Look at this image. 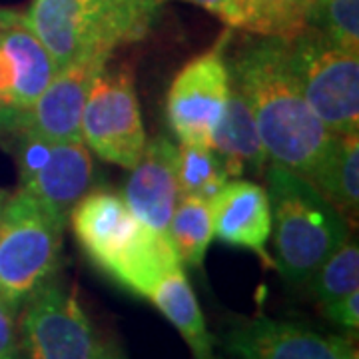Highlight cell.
<instances>
[{
	"mask_svg": "<svg viewBox=\"0 0 359 359\" xmlns=\"http://www.w3.org/2000/svg\"><path fill=\"white\" fill-rule=\"evenodd\" d=\"M168 238L182 266L200 268L214 240L210 202L198 198H180L168 224Z\"/></svg>",
	"mask_w": 359,
	"mask_h": 359,
	"instance_id": "20",
	"label": "cell"
},
{
	"mask_svg": "<svg viewBox=\"0 0 359 359\" xmlns=\"http://www.w3.org/2000/svg\"><path fill=\"white\" fill-rule=\"evenodd\" d=\"M2 204H4V196L0 194V210H2Z\"/></svg>",
	"mask_w": 359,
	"mask_h": 359,
	"instance_id": "30",
	"label": "cell"
},
{
	"mask_svg": "<svg viewBox=\"0 0 359 359\" xmlns=\"http://www.w3.org/2000/svg\"><path fill=\"white\" fill-rule=\"evenodd\" d=\"M216 346L224 359H359L358 347L346 337L266 316L233 320Z\"/></svg>",
	"mask_w": 359,
	"mask_h": 359,
	"instance_id": "11",
	"label": "cell"
},
{
	"mask_svg": "<svg viewBox=\"0 0 359 359\" xmlns=\"http://www.w3.org/2000/svg\"><path fill=\"white\" fill-rule=\"evenodd\" d=\"M18 138L20 190L66 224L72 208L94 184V162L88 146L82 140L46 142L26 134H18Z\"/></svg>",
	"mask_w": 359,
	"mask_h": 359,
	"instance_id": "9",
	"label": "cell"
},
{
	"mask_svg": "<svg viewBox=\"0 0 359 359\" xmlns=\"http://www.w3.org/2000/svg\"><path fill=\"white\" fill-rule=\"evenodd\" d=\"M316 0H244L238 28L262 39L292 40L309 25Z\"/></svg>",
	"mask_w": 359,
	"mask_h": 359,
	"instance_id": "19",
	"label": "cell"
},
{
	"mask_svg": "<svg viewBox=\"0 0 359 359\" xmlns=\"http://www.w3.org/2000/svg\"><path fill=\"white\" fill-rule=\"evenodd\" d=\"M65 226L22 190L4 200L0 210V297L14 311H20L56 278Z\"/></svg>",
	"mask_w": 359,
	"mask_h": 359,
	"instance_id": "5",
	"label": "cell"
},
{
	"mask_svg": "<svg viewBox=\"0 0 359 359\" xmlns=\"http://www.w3.org/2000/svg\"><path fill=\"white\" fill-rule=\"evenodd\" d=\"M8 114H11V112H4V110H0V128H6V122H8Z\"/></svg>",
	"mask_w": 359,
	"mask_h": 359,
	"instance_id": "29",
	"label": "cell"
},
{
	"mask_svg": "<svg viewBox=\"0 0 359 359\" xmlns=\"http://www.w3.org/2000/svg\"><path fill=\"white\" fill-rule=\"evenodd\" d=\"M22 359H100L104 346L76 292L58 276L18 311Z\"/></svg>",
	"mask_w": 359,
	"mask_h": 359,
	"instance_id": "7",
	"label": "cell"
},
{
	"mask_svg": "<svg viewBox=\"0 0 359 359\" xmlns=\"http://www.w3.org/2000/svg\"><path fill=\"white\" fill-rule=\"evenodd\" d=\"M146 299L178 330L194 359H216V339L208 332L202 308L182 264L170 269Z\"/></svg>",
	"mask_w": 359,
	"mask_h": 359,
	"instance_id": "17",
	"label": "cell"
},
{
	"mask_svg": "<svg viewBox=\"0 0 359 359\" xmlns=\"http://www.w3.org/2000/svg\"><path fill=\"white\" fill-rule=\"evenodd\" d=\"M56 72L52 56L22 18L0 28V110L30 108Z\"/></svg>",
	"mask_w": 359,
	"mask_h": 359,
	"instance_id": "14",
	"label": "cell"
},
{
	"mask_svg": "<svg viewBox=\"0 0 359 359\" xmlns=\"http://www.w3.org/2000/svg\"><path fill=\"white\" fill-rule=\"evenodd\" d=\"M228 68L231 82L252 108L269 162L311 182L335 134L304 98L290 65L287 40L259 36L245 44Z\"/></svg>",
	"mask_w": 359,
	"mask_h": 359,
	"instance_id": "1",
	"label": "cell"
},
{
	"mask_svg": "<svg viewBox=\"0 0 359 359\" xmlns=\"http://www.w3.org/2000/svg\"><path fill=\"white\" fill-rule=\"evenodd\" d=\"M90 152L116 166L134 168L146 146L140 104L128 68L104 66L94 78L80 122Z\"/></svg>",
	"mask_w": 359,
	"mask_h": 359,
	"instance_id": "8",
	"label": "cell"
},
{
	"mask_svg": "<svg viewBox=\"0 0 359 359\" xmlns=\"http://www.w3.org/2000/svg\"><path fill=\"white\" fill-rule=\"evenodd\" d=\"M20 18H22V14H18L16 11H11V8H0V28L14 25V22H18Z\"/></svg>",
	"mask_w": 359,
	"mask_h": 359,
	"instance_id": "27",
	"label": "cell"
},
{
	"mask_svg": "<svg viewBox=\"0 0 359 359\" xmlns=\"http://www.w3.org/2000/svg\"><path fill=\"white\" fill-rule=\"evenodd\" d=\"M311 184L349 218L359 212V134L335 136Z\"/></svg>",
	"mask_w": 359,
	"mask_h": 359,
	"instance_id": "18",
	"label": "cell"
},
{
	"mask_svg": "<svg viewBox=\"0 0 359 359\" xmlns=\"http://www.w3.org/2000/svg\"><path fill=\"white\" fill-rule=\"evenodd\" d=\"M68 219L92 264L132 294L148 297L156 283L182 264L168 233L142 224L116 192L90 190Z\"/></svg>",
	"mask_w": 359,
	"mask_h": 359,
	"instance_id": "2",
	"label": "cell"
},
{
	"mask_svg": "<svg viewBox=\"0 0 359 359\" xmlns=\"http://www.w3.org/2000/svg\"><path fill=\"white\" fill-rule=\"evenodd\" d=\"M100 359H126V358H124V353H122L118 347L112 346V344H106V346H104L102 358Z\"/></svg>",
	"mask_w": 359,
	"mask_h": 359,
	"instance_id": "28",
	"label": "cell"
},
{
	"mask_svg": "<svg viewBox=\"0 0 359 359\" xmlns=\"http://www.w3.org/2000/svg\"><path fill=\"white\" fill-rule=\"evenodd\" d=\"M228 40L230 32L222 34L210 50L184 66L170 86L166 100L168 122L182 144L210 146L231 86L226 60Z\"/></svg>",
	"mask_w": 359,
	"mask_h": 359,
	"instance_id": "10",
	"label": "cell"
},
{
	"mask_svg": "<svg viewBox=\"0 0 359 359\" xmlns=\"http://www.w3.org/2000/svg\"><path fill=\"white\" fill-rule=\"evenodd\" d=\"M276 269L306 285L323 259L349 240V219L309 182L282 166L266 170Z\"/></svg>",
	"mask_w": 359,
	"mask_h": 359,
	"instance_id": "3",
	"label": "cell"
},
{
	"mask_svg": "<svg viewBox=\"0 0 359 359\" xmlns=\"http://www.w3.org/2000/svg\"><path fill=\"white\" fill-rule=\"evenodd\" d=\"M0 359H22L18 311H14L2 297H0Z\"/></svg>",
	"mask_w": 359,
	"mask_h": 359,
	"instance_id": "24",
	"label": "cell"
},
{
	"mask_svg": "<svg viewBox=\"0 0 359 359\" xmlns=\"http://www.w3.org/2000/svg\"><path fill=\"white\" fill-rule=\"evenodd\" d=\"M287 56L304 98L335 136L359 130V52H347L316 28L287 40Z\"/></svg>",
	"mask_w": 359,
	"mask_h": 359,
	"instance_id": "6",
	"label": "cell"
},
{
	"mask_svg": "<svg viewBox=\"0 0 359 359\" xmlns=\"http://www.w3.org/2000/svg\"><path fill=\"white\" fill-rule=\"evenodd\" d=\"M160 4L166 0H158ZM182 2H190L200 8H204L214 16H218L219 20H224L230 28H238L240 25V16H242V4L244 0H182Z\"/></svg>",
	"mask_w": 359,
	"mask_h": 359,
	"instance_id": "26",
	"label": "cell"
},
{
	"mask_svg": "<svg viewBox=\"0 0 359 359\" xmlns=\"http://www.w3.org/2000/svg\"><path fill=\"white\" fill-rule=\"evenodd\" d=\"M176 156L178 148L164 136L146 142L138 162L130 168L122 196L132 214L160 233H168V224L180 200Z\"/></svg>",
	"mask_w": 359,
	"mask_h": 359,
	"instance_id": "13",
	"label": "cell"
},
{
	"mask_svg": "<svg viewBox=\"0 0 359 359\" xmlns=\"http://www.w3.org/2000/svg\"><path fill=\"white\" fill-rule=\"evenodd\" d=\"M309 292L321 308L359 290V245L351 240L323 259L308 280Z\"/></svg>",
	"mask_w": 359,
	"mask_h": 359,
	"instance_id": "22",
	"label": "cell"
},
{
	"mask_svg": "<svg viewBox=\"0 0 359 359\" xmlns=\"http://www.w3.org/2000/svg\"><path fill=\"white\" fill-rule=\"evenodd\" d=\"M323 316L347 332H358L359 327V290L323 306Z\"/></svg>",
	"mask_w": 359,
	"mask_h": 359,
	"instance_id": "25",
	"label": "cell"
},
{
	"mask_svg": "<svg viewBox=\"0 0 359 359\" xmlns=\"http://www.w3.org/2000/svg\"><path fill=\"white\" fill-rule=\"evenodd\" d=\"M311 28L347 52H359V0H316Z\"/></svg>",
	"mask_w": 359,
	"mask_h": 359,
	"instance_id": "23",
	"label": "cell"
},
{
	"mask_svg": "<svg viewBox=\"0 0 359 359\" xmlns=\"http://www.w3.org/2000/svg\"><path fill=\"white\" fill-rule=\"evenodd\" d=\"M214 238L233 248H244L273 266L268 254L271 218L266 188L248 180H230L212 200ZM276 268V266H273Z\"/></svg>",
	"mask_w": 359,
	"mask_h": 359,
	"instance_id": "15",
	"label": "cell"
},
{
	"mask_svg": "<svg viewBox=\"0 0 359 359\" xmlns=\"http://www.w3.org/2000/svg\"><path fill=\"white\" fill-rule=\"evenodd\" d=\"M230 180L226 162L210 146L180 144L176 156L180 198H198L210 202Z\"/></svg>",
	"mask_w": 359,
	"mask_h": 359,
	"instance_id": "21",
	"label": "cell"
},
{
	"mask_svg": "<svg viewBox=\"0 0 359 359\" xmlns=\"http://www.w3.org/2000/svg\"><path fill=\"white\" fill-rule=\"evenodd\" d=\"M158 8V0H32L22 22L60 70L142 39Z\"/></svg>",
	"mask_w": 359,
	"mask_h": 359,
	"instance_id": "4",
	"label": "cell"
},
{
	"mask_svg": "<svg viewBox=\"0 0 359 359\" xmlns=\"http://www.w3.org/2000/svg\"><path fill=\"white\" fill-rule=\"evenodd\" d=\"M108 56H88L60 68L30 108L11 112L6 128L46 142L82 140L80 122L94 78Z\"/></svg>",
	"mask_w": 359,
	"mask_h": 359,
	"instance_id": "12",
	"label": "cell"
},
{
	"mask_svg": "<svg viewBox=\"0 0 359 359\" xmlns=\"http://www.w3.org/2000/svg\"><path fill=\"white\" fill-rule=\"evenodd\" d=\"M210 148L226 162L231 180L242 178L245 172L259 176L268 170V152L259 138L252 108L233 82Z\"/></svg>",
	"mask_w": 359,
	"mask_h": 359,
	"instance_id": "16",
	"label": "cell"
}]
</instances>
